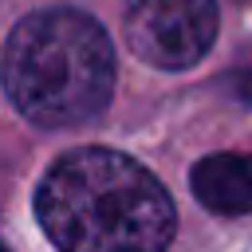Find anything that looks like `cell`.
Wrapping results in <instances>:
<instances>
[{"mask_svg": "<svg viewBox=\"0 0 252 252\" xmlns=\"http://www.w3.org/2000/svg\"><path fill=\"white\" fill-rule=\"evenodd\" d=\"M35 220L59 252H165L177 209L165 185L130 154L79 146L35 185Z\"/></svg>", "mask_w": 252, "mask_h": 252, "instance_id": "6da1fadb", "label": "cell"}, {"mask_svg": "<svg viewBox=\"0 0 252 252\" xmlns=\"http://www.w3.org/2000/svg\"><path fill=\"white\" fill-rule=\"evenodd\" d=\"M114 75L118 59L106 28L79 8L28 12L0 51L8 102L43 130L98 118L114 94Z\"/></svg>", "mask_w": 252, "mask_h": 252, "instance_id": "7a4b0ae2", "label": "cell"}, {"mask_svg": "<svg viewBox=\"0 0 252 252\" xmlns=\"http://www.w3.org/2000/svg\"><path fill=\"white\" fill-rule=\"evenodd\" d=\"M217 0H126V47L158 71H189L217 43Z\"/></svg>", "mask_w": 252, "mask_h": 252, "instance_id": "3957f363", "label": "cell"}, {"mask_svg": "<svg viewBox=\"0 0 252 252\" xmlns=\"http://www.w3.org/2000/svg\"><path fill=\"white\" fill-rule=\"evenodd\" d=\"M193 197L220 217L252 213V154H209L189 173Z\"/></svg>", "mask_w": 252, "mask_h": 252, "instance_id": "277c9868", "label": "cell"}, {"mask_svg": "<svg viewBox=\"0 0 252 252\" xmlns=\"http://www.w3.org/2000/svg\"><path fill=\"white\" fill-rule=\"evenodd\" d=\"M0 252H8V248H4V244H0Z\"/></svg>", "mask_w": 252, "mask_h": 252, "instance_id": "5b68a950", "label": "cell"}]
</instances>
